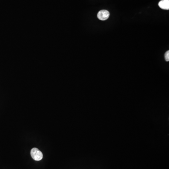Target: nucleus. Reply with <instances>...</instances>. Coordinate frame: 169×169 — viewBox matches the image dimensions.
<instances>
[{
	"instance_id": "obj_1",
	"label": "nucleus",
	"mask_w": 169,
	"mask_h": 169,
	"mask_svg": "<svg viewBox=\"0 0 169 169\" xmlns=\"http://www.w3.org/2000/svg\"><path fill=\"white\" fill-rule=\"evenodd\" d=\"M31 155L33 159L39 161L43 158V154L42 152L36 147L32 148L31 151Z\"/></svg>"
},
{
	"instance_id": "obj_2",
	"label": "nucleus",
	"mask_w": 169,
	"mask_h": 169,
	"mask_svg": "<svg viewBox=\"0 0 169 169\" xmlns=\"http://www.w3.org/2000/svg\"><path fill=\"white\" fill-rule=\"evenodd\" d=\"M109 12L107 11V10H101L98 13L97 17L101 20L104 21L109 18Z\"/></svg>"
},
{
	"instance_id": "obj_3",
	"label": "nucleus",
	"mask_w": 169,
	"mask_h": 169,
	"mask_svg": "<svg viewBox=\"0 0 169 169\" xmlns=\"http://www.w3.org/2000/svg\"><path fill=\"white\" fill-rule=\"evenodd\" d=\"M160 8L165 10H169V0H162L158 3Z\"/></svg>"
},
{
	"instance_id": "obj_4",
	"label": "nucleus",
	"mask_w": 169,
	"mask_h": 169,
	"mask_svg": "<svg viewBox=\"0 0 169 169\" xmlns=\"http://www.w3.org/2000/svg\"><path fill=\"white\" fill-rule=\"evenodd\" d=\"M165 59L166 61L168 62L169 61V51H167L165 54Z\"/></svg>"
}]
</instances>
